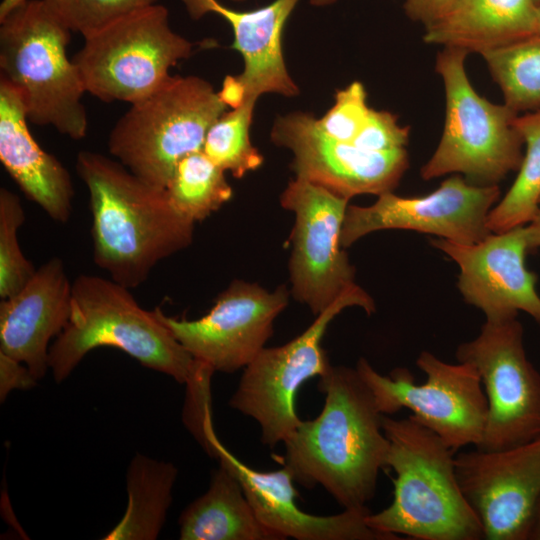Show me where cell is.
<instances>
[{
  "mask_svg": "<svg viewBox=\"0 0 540 540\" xmlns=\"http://www.w3.org/2000/svg\"><path fill=\"white\" fill-rule=\"evenodd\" d=\"M130 289L97 275L81 274L72 282L71 312L49 349V369L65 380L88 352L115 347L143 366L190 384L212 370L195 359L159 319L142 308Z\"/></svg>",
  "mask_w": 540,
  "mask_h": 540,
  "instance_id": "4",
  "label": "cell"
},
{
  "mask_svg": "<svg viewBox=\"0 0 540 540\" xmlns=\"http://www.w3.org/2000/svg\"><path fill=\"white\" fill-rule=\"evenodd\" d=\"M370 109L364 85L354 81L336 92L331 108L321 118H316L317 126L329 138L353 143Z\"/></svg>",
  "mask_w": 540,
  "mask_h": 540,
  "instance_id": "31",
  "label": "cell"
},
{
  "mask_svg": "<svg viewBox=\"0 0 540 540\" xmlns=\"http://www.w3.org/2000/svg\"><path fill=\"white\" fill-rule=\"evenodd\" d=\"M231 1H236V2H240V1H244V0H231Z\"/></svg>",
  "mask_w": 540,
  "mask_h": 540,
  "instance_id": "41",
  "label": "cell"
},
{
  "mask_svg": "<svg viewBox=\"0 0 540 540\" xmlns=\"http://www.w3.org/2000/svg\"><path fill=\"white\" fill-rule=\"evenodd\" d=\"M254 108L255 104L243 103L225 111L209 128L202 148L218 167L238 179L264 162L250 140Z\"/></svg>",
  "mask_w": 540,
  "mask_h": 540,
  "instance_id": "28",
  "label": "cell"
},
{
  "mask_svg": "<svg viewBox=\"0 0 540 540\" xmlns=\"http://www.w3.org/2000/svg\"><path fill=\"white\" fill-rule=\"evenodd\" d=\"M336 1L337 0H309L310 4L316 7L329 6L334 4Z\"/></svg>",
  "mask_w": 540,
  "mask_h": 540,
  "instance_id": "38",
  "label": "cell"
},
{
  "mask_svg": "<svg viewBox=\"0 0 540 540\" xmlns=\"http://www.w3.org/2000/svg\"><path fill=\"white\" fill-rule=\"evenodd\" d=\"M70 39L44 0L23 2L0 19V78L17 89L30 123L79 140L88 128L86 90L67 56Z\"/></svg>",
  "mask_w": 540,
  "mask_h": 540,
  "instance_id": "5",
  "label": "cell"
},
{
  "mask_svg": "<svg viewBox=\"0 0 540 540\" xmlns=\"http://www.w3.org/2000/svg\"><path fill=\"white\" fill-rule=\"evenodd\" d=\"M349 200L295 177L280 196L294 213L289 273L291 295L316 316L357 286L355 268L341 245Z\"/></svg>",
  "mask_w": 540,
  "mask_h": 540,
  "instance_id": "12",
  "label": "cell"
},
{
  "mask_svg": "<svg viewBox=\"0 0 540 540\" xmlns=\"http://www.w3.org/2000/svg\"><path fill=\"white\" fill-rule=\"evenodd\" d=\"M72 60L86 92L104 102L136 103L157 91L195 43L174 32L168 10L155 3L85 36Z\"/></svg>",
  "mask_w": 540,
  "mask_h": 540,
  "instance_id": "8",
  "label": "cell"
},
{
  "mask_svg": "<svg viewBox=\"0 0 540 540\" xmlns=\"http://www.w3.org/2000/svg\"><path fill=\"white\" fill-rule=\"evenodd\" d=\"M181 540H284L257 518L235 473L220 462L207 491L179 517Z\"/></svg>",
  "mask_w": 540,
  "mask_h": 540,
  "instance_id": "23",
  "label": "cell"
},
{
  "mask_svg": "<svg viewBox=\"0 0 540 540\" xmlns=\"http://www.w3.org/2000/svg\"><path fill=\"white\" fill-rule=\"evenodd\" d=\"M177 468L137 455L127 475L128 506L123 518L104 537L107 540L155 539L172 501Z\"/></svg>",
  "mask_w": 540,
  "mask_h": 540,
  "instance_id": "24",
  "label": "cell"
},
{
  "mask_svg": "<svg viewBox=\"0 0 540 540\" xmlns=\"http://www.w3.org/2000/svg\"><path fill=\"white\" fill-rule=\"evenodd\" d=\"M37 379L21 362L0 352V400L3 402L14 389H30Z\"/></svg>",
  "mask_w": 540,
  "mask_h": 540,
  "instance_id": "33",
  "label": "cell"
},
{
  "mask_svg": "<svg viewBox=\"0 0 540 540\" xmlns=\"http://www.w3.org/2000/svg\"><path fill=\"white\" fill-rule=\"evenodd\" d=\"M463 496L487 540H528L540 498V437L508 449L455 455Z\"/></svg>",
  "mask_w": 540,
  "mask_h": 540,
  "instance_id": "15",
  "label": "cell"
},
{
  "mask_svg": "<svg viewBox=\"0 0 540 540\" xmlns=\"http://www.w3.org/2000/svg\"><path fill=\"white\" fill-rule=\"evenodd\" d=\"M289 295L285 285L268 291L256 283L234 280L198 319L170 317L158 307L155 311L195 359L213 371L232 373L244 369L265 347Z\"/></svg>",
  "mask_w": 540,
  "mask_h": 540,
  "instance_id": "14",
  "label": "cell"
},
{
  "mask_svg": "<svg viewBox=\"0 0 540 540\" xmlns=\"http://www.w3.org/2000/svg\"><path fill=\"white\" fill-rule=\"evenodd\" d=\"M25 212L17 194L0 189V297L8 298L20 291L33 277L35 267L23 254L18 230Z\"/></svg>",
  "mask_w": 540,
  "mask_h": 540,
  "instance_id": "29",
  "label": "cell"
},
{
  "mask_svg": "<svg viewBox=\"0 0 540 540\" xmlns=\"http://www.w3.org/2000/svg\"><path fill=\"white\" fill-rule=\"evenodd\" d=\"M320 414L301 421L283 443L281 463L307 489L322 486L344 509H365L379 472L387 468L389 441L368 386L356 368L332 366L320 377Z\"/></svg>",
  "mask_w": 540,
  "mask_h": 540,
  "instance_id": "1",
  "label": "cell"
},
{
  "mask_svg": "<svg viewBox=\"0 0 540 540\" xmlns=\"http://www.w3.org/2000/svg\"><path fill=\"white\" fill-rule=\"evenodd\" d=\"M528 540H540V498L535 509Z\"/></svg>",
  "mask_w": 540,
  "mask_h": 540,
  "instance_id": "36",
  "label": "cell"
},
{
  "mask_svg": "<svg viewBox=\"0 0 540 540\" xmlns=\"http://www.w3.org/2000/svg\"><path fill=\"white\" fill-rule=\"evenodd\" d=\"M423 41L483 54L538 34L534 0H453L427 24Z\"/></svg>",
  "mask_w": 540,
  "mask_h": 540,
  "instance_id": "22",
  "label": "cell"
},
{
  "mask_svg": "<svg viewBox=\"0 0 540 540\" xmlns=\"http://www.w3.org/2000/svg\"><path fill=\"white\" fill-rule=\"evenodd\" d=\"M165 190L172 206L194 223L219 210L233 195L225 171L203 150L180 160Z\"/></svg>",
  "mask_w": 540,
  "mask_h": 540,
  "instance_id": "26",
  "label": "cell"
},
{
  "mask_svg": "<svg viewBox=\"0 0 540 540\" xmlns=\"http://www.w3.org/2000/svg\"><path fill=\"white\" fill-rule=\"evenodd\" d=\"M409 135L410 127L402 126L397 115L371 108L353 144L372 151H392L406 148Z\"/></svg>",
  "mask_w": 540,
  "mask_h": 540,
  "instance_id": "32",
  "label": "cell"
},
{
  "mask_svg": "<svg viewBox=\"0 0 540 540\" xmlns=\"http://www.w3.org/2000/svg\"><path fill=\"white\" fill-rule=\"evenodd\" d=\"M353 306L367 314L376 310L372 297L357 285L318 314L300 335L281 346L264 347L244 368L229 405L258 423L263 444L284 443L301 423L296 394L305 381L320 378L332 367L322 339L332 320Z\"/></svg>",
  "mask_w": 540,
  "mask_h": 540,
  "instance_id": "9",
  "label": "cell"
},
{
  "mask_svg": "<svg viewBox=\"0 0 540 540\" xmlns=\"http://www.w3.org/2000/svg\"><path fill=\"white\" fill-rule=\"evenodd\" d=\"M130 105L109 133V153L162 189L181 159L202 150L209 128L227 111L214 87L193 75L171 76L153 94Z\"/></svg>",
  "mask_w": 540,
  "mask_h": 540,
  "instance_id": "6",
  "label": "cell"
},
{
  "mask_svg": "<svg viewBox=\"0 0 540 540\" xmlns=\"http://www.w3.org/2000/svg\"><path fill=\"white\" fill-rule=\"evenodd\" d=\"M529 250L540 247V208L534 218L526 225Z\"/></svg>",
  "mask_w": 540,
  "mask_h": 540,
  "instance_id": "35",
  "label": "cell"
},
{
  "mask_svg": "<svg viewBox=\"0 0 540 540\" xmlns=\"http://www.w3.org/2000/svg\"><path fill=\"white\" fill-rule=\"evenodd\" d=\"M75 169L86 185L94 263L115 282L137 288L163 259L189 247L195 223L115 158L83 150Z\"/></svg>",
  "mask_w": 540,
  "mask_h": 540,
  "instance_id": "2",
  "label": "cell"
},
{
  "mask_svg": "<svg viewBox=\"0 0 540 540\" xmlns=\"http://www.w3.org/2000/svg\"><path fill=\"white\" fill-rule=\"evenodd\" d=\"M192 19L208 13L223 17L233 31L232 48L243 58V71L227 76L223 83L240 104H256L267 93L293 97L299 88L285 63L282 36L288 18L299 0H274L249 11L226 7L218 0H181Z\"/></svg>",
  "mask_w": 540,
  "mask_h": 540,
  "instance_id": "19",
  "label": "cell"
},
{
  "mask_svg": "<svg viewBox=\"0 0 540 540\" xmlns=\"http://www.w3.org/2000/svg\"><path fill=\"white\" fill-rule=\"evenodd\" d=\"M499 197L498 185H474L460 175L445 179L433 192L420 197L386 192L372 205H348L341 245L348 248L365 235L388 229L413 230L463 244L476 243L492 233L487 219Z\"/></svg>",
  "mask_w": 540,
  "mask_h": 540,
  "instance_id": "13",
  "label": "cell"
},
{
  "mask_svg": "<svg viewBox=\"0 0 540 540\" xmlns=\"http://www.w3.org/2000/svg\"><path fill=\"white\" fill-rule=\"evenodd\" d=\"M453 0H405L404 11L410 20L424 26L437 18Z\"/></svg>",
  "mask_w": 540,
  "mask_h": 540,
  "instance_id": "34",
  "label": "cell"
},
{
  "mask_svg": "<svg viewBox=\"0 0 540 540\" xmlns=\"http://www.w3.org/2000/svg\"><path fill=\"white\" fill-rule=\"evenodd\" d=\"M515 127L525 151L514 183L488 215L492 233L527 225L540 208V109L518 115Z\"/></svg>",
  "mask_w": 540,
  "mask_h": 540,
  "instance_id": "25",
  "label": "cell"
},
{
  "mask_svg": "<svg viewBox=\"0 0 540 540\" xmlns=\"http://www.w3.org/2000/svg\"><path fill=\"white\" fill-rule=\"evenodd\" d=\"M270 138L292 152L295 177L348 200L393 191L409 166L406 148L372 151L329 138L319 130L316 118L304 112L277 116Z\"/></svg>",
  "mask_w": 540,
  "mask_h": 540,
  "instance_id": "16",
  "label": "cell"
},
{
  "mask_svg": "<svg viewBox=\"0 0 540 540\" xmlns=\"http://www.w3.org/2000/svg\"><path fill=\"white\" fill-rule=\"evenodd\" d=\"M538 34H540V5L538 6Z\"/></svg>",
  "mask_w": 540,
  "mask_h": 540,
  "instance_id": "39",
  "label": "cell"
},
{
  "mask_svg": "<svg viewBox=\"0 0 540 540\" xmlns=\"http://www.w3.org/2000/svg\"><path fill=\"white\" fill-rule=\"evenodd\" d=\"M72 283L59 257L36 269L15 295L0 302V352L23 363L38 380L49 369L52 338L65 328Z\"/></svg>",
  "mask_w": 540,
  "mask_h": 540,
  "instance_id": "20",
  "label": "cell"
},
{
  "mask_svg": "<svg viewBox=\"0 0 540 540\" xmlns=\"http://www.w3.org/2000/svg\"><path fill=\"white\" fill-rule=\"evenodd\" d=\"M481 56L502 91L504 104L518 114L540 109V34Z\"/></svg>",
  "mask_w": 540,
  "mask_h": 540,
  "instance_id": "27",
  "label": "cell"
},
{
  "mask_svg": "<svg viewBox=\"0 0 540 540\" xmlns=\"http://www.w3.org/2000/svg\"><path fill=\"white\" fill-rule=\"evenodd\" d=\"M467 55L455 48L437 54L435 69L445 93L444 128L420 175L430 180L456 173L474 185H498L518 171L523 158V140L515 127L519 114L477 93L466 72Z\"/></svg>",
  "mask_w": 540,
  "mask_h": 540,
  "instance_id": "7",
  "label": "cell"
},
{
  "mask_svg": "<svg viewBox=\"0 0 540 540\" xmlns=\"http://www.w3.org/2000/svg\"><path fill=\"white\" fill-rule=\"evenodd\" d=\"M27 0H2L0 4V19L4 18L14 8L22 4Z\"/></svg>",
  "mask_w": 540,
  "mask_h": 540,
  "instance_id": "37",
  "label": "cell"
},
{
  "mask_svg": "<svg viewBox=\"0 0 540 540\" xmlns=\"http://www.w3.org/2000/svg\"><path fill=\"white\" fill-rule=\"evenodd\" d=\"M158 0H44L50 11L71 32L85 36Z\"/></svg>",
  "mask_w": 540,
  "mask_h": 540,
  "instance_id": "30",
  "label": "cell"
},
{
  "mask_svg": "<svg viewBox=\"0 0 540 540\" xmlns=\"http://www.w3.org/2000/svg\"><path fill=\"white\" fill-rule=\"evenodd\" d=\"M22 98L0 78V160L27 198L56 222L72 213L74 188L65 166L32 136Z\"/></svg>",
  "mask_w": 540,
  "mask_h": 540,
  "instance_id": "21",
  "label": "cell"
},
{
  "mask_svg": "<svg viewBox=\"0 0 540 540\" xmlns=\"http://www.w3.org/2000/svg\"><path fill=\"white\" fill-rule=\"evenodd\" d=\"M455 355L476 368L488 403L483 438L475 448L503 450L540 437V373L526 356L517 318L486 320Z\"/></svg>",
  "mask_w": 540,
  "mask_h": 540,
  "instance_id": "11",
  "label": "cell"
},
{
  "mask_svg": "<svg viewBox=\"0 0 540 540\" xmlns=\"http://www.w3.org/2000/svg\"><path fill=\"white\" fill-rule=\"evenodd\" d=\"M534 1L538 6L540 5V0H534Z\"/></svg>",
  "mask_w": 540,
  "mask_h": 540,
  "instance_id": "40",
  "label": "cell"
},
{
  "mask_svg": "<svg viewBox=\"0 0 540 540\" xmlns=\"http://www.w3.org/2000/svg\"><path fill=\"white\" fill-rule=\"evenodd\" d=\"M431 245L449 256L460 269L458 289L464 300L480 309L487 321L529 314L540 325L537 275L525 266L526 225L463 244L443 238Z\"/></svg>",
  "mask_w": 540,
  "mask_h": 540,
  "instance_id": "17",
  "label": "cell"
},
{
  "mask_svg": "<svg viewBox=\"0 0 540 540\" xmlns=\"http://www.w3.org/2000/svg\"><path fill=\"white\" fill-rule=\"evenodd\" d=\"M206 450L226 464L239 479L257 518L269 529L297 540H398L399 537L374 530L366 522L365 509L317 516L302 511L297 503L294 477L286 468L258 471L250 468L217 439L213 427L205 436Z\"/></svg>",
  "mask_w": 540,
  "mask_h": 540,
  "instance_id": "18",
  "label": "cell"
},
{
  "mask_svg": "<svg viewBox=\"0 0 540 540\" xmlns=\"http://www.w3.org/2000/svg\"><path fill=\"white\" fill-rule=\"evenodd\" d=\"M382 427L389 441L387 468L395 472L393 500L385 509L370 512L367 524L399 538L484 539L456 478L455 451L411 416L383 415Z\"/></svg>",
  "mask_w": 540,
  "mask_h": 540,
  "instance_id": "3",
  "label": "cell"
},
{
  "mask_svg": "<svg viewBox=\"0 0 540 540\" xmlns=\"http://www.w3.org/2000/svg\"><path fill=\"white\" fill-rule=\"evenodd\" d=\"M416 365L427 377L424 383H416L404 367L382 375L365 358L355 368L383 415L409 409L414 420L454 451L477 447L483 438L488 403L476 368L467 362L447 363L429 351L419 354Z\"/></svg>",
  "mask_w": 540,
  "mask_h": 540,
  "instance_id": "10",
  "label": "cell"
}]
</instances>
